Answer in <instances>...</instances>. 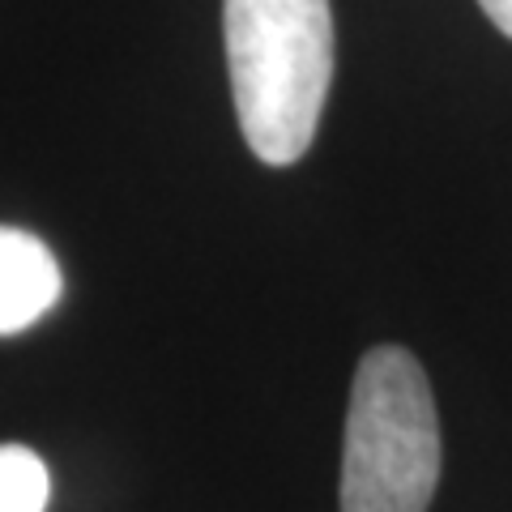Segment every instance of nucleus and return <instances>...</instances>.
<instances>
[{
	"mask_svg": "<svg viewBox=\"0 0 512 512\" xmlns=\"http://www.w3.org/2000/svg\"><path fill=\"white\" fill-rule=\"evenodd\" d=\"M478 5H483V13L491 18V26L500 30V35L512 39V0H478Z\"/></svg>",
	"mask_w": 512,
	"mask_h": 512,
	"instance_id": "5",
	"label": "nucleus"
},
{
	"mask_svg": "<svg viewBox=\"0 0 512 512\" xmlns=\"http://www.w3.org/2000/svg\"><path fill=\"white\" fill-rule=\"evenodd\" d=\"M60 265L39 235L0 227V338L30 329L60 299Z\"/></svg>",
	"mask_w": 512,
	"mask_h": 512,
	"instance_id": "3",
	"label": "nucleus"
},
{
	"mask_svg": "<svg viewBox=\"0 0 512 512\" xmlns=\"http://www.w3.org/2000/svg\"><path fill=\"white\" fill-rule=\"evenodd\" d=\"M52 474L26 444H0V512H43Z\"/></svg>",
	"mask_w": 512,
	"mask_h": 512,
	"instance_id": "4",
	"label": "nucleus"
},
{
	"mask_svg": "<svg viewBox=\"0 0 512 512\" xmlns=\"http://www.w3.org/2000/svg\"><path fill=\"white\" fill-rule=\"evenodd\" d=\"M222 39L248 150L269 167L299 163L333 82L329 0H222Z\"/></svg>",
	"mask_w": 512,
	"mask_h": 512,
	"instance_id": "1",
	"label": "nucleus"
},
{
	"mask_svg": "<svg viewBox=\"0 0 512 512\" xmlns=\"http://www.w3.org/2000/svg\"><path fill=\"white\" fill-rule=\"evenodd\" d=\"M440 487V419L419 359L376 346L359 359L346 410L342 512H427Z\"/></svg>",
	"mask_w": 512,
	"mask_h": 512,
	"instance_id": "2",
	"label": "nucleus"
}]
</instances>
